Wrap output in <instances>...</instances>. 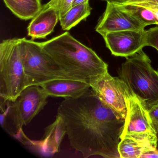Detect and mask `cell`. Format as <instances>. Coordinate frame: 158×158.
<instances>
[{"mask_svg":"<svg viewBox=\"0 0 158 158\" xmlns=\"http://www.w3.org/2000/svg\"><path fill=\"white\" fill-rule=\"evenodd\" d=\"M141 158H158V151L155 149L153 150L150 151L143 154Z\"/></svg>","mask_w":158,"mask_h":158,"instance_id":"21","label":"cell"},{"mask_svg":"<svg viewBox=\"0 0 158 158\" xmlns=\"http://www.w3.org/2000/svg\"><path fill=\"white\" fill-rule=\"evenodd\" d=\"M49 97L75 98L84 95L90 88L88 82L72 79L52 80L40 85Z\"/></svg>","mask_w":158,"mask_h":158,"instance_id":"11","label":"cell"},{"mask_svg":"<svg viewBox=\"0 0 158 158\" xmlns=\"http://www.w3.org/2000/svg\"><path fill=\"white\" fill-rule=\"evenodd\" d=\"M102 37L106 47L115 56L127 58L146 47L145 30L110 32Z\"/></svg>","mask_w":158,"mask_h":158,"instance_id":"10","label":"cell"},{"mask_svg":"<svg viewBox=\"0 0 158 158\" xmlns=\"http://www.w3.org/2000/svg\"><path fill=\"white\" fill-rule=\"evenodd\" d=\"M156 144L148 140L132 137H123L118 145L120 158H139L144 153L156 149Z\"/></svg>","mask_w":158,"mask_h":158,"instance_id":"15","label":"cell"},{"mask_svg":"<svg viewBox=\"0 0 158 158\" xmlns=\"http://www.w3.org/2000/svg\"><path fill=\"white\" fill-rule=\"evenodd\" d=\"M156 139H157V141H156V149L157 150V151H158V130L156 131Z\"/></svg>","mask_w":158,"mask_h":158,"instance_id":"24","label":"cell"},{"mask_svg":"<svg viewBox=\"0 0 158 158\" xmlns=\"http://www.w3.org/2000/svg\"><path fill=\"white\" fill-rule=\"evenodd\" d=\"M92 9L89 4V0L72 8L60 19L62 29L68 31L79 24L81 21L85 20L91 13Z\"/></svg>","mask_w":158,"mask_h":158,"instance_id":"17","label":"cell"},{"mask_svg":"<svg viewBox=\"0 0 158 158\" xmlns=\"http://www.w3.org/2000/svg\"><path fill=\"white\" fill-rule=\"evenodd\" d=\"M7 8L18 18L32 19L42 9L40 0H3Z\"/></svg>","mask_w":158,"mask_h":158,"instance_id":"16","label":"cell"},{"mask_svg":"<svg viewBox=\"0 0 158 158\" xmlns=\"http://www.w3.org/2000/svg\"><path fill=\"white\" fill-rule=\"evenodd\" d=\"M65 134L60 118L57 115L55 122L46 128L44 136L40 140L33 141L28 139L27 143H30L41 153L54 154L59 151Z\"/></svg>","mask_w":158,"mask_h":158,"instance_id":"13","label":"cell"},{"mask_svg":"<svg viewBox=\"0 0 158 158\" xmlns=\"http://www.w3.org/2000/svg\"><path fill=\"white\" fill-rule=\"evenodd\" d=\"M73 1L74 0H50L42 7L55 9L59 14L60 19L72 8Z\"/></svg>","mask_w":158,"mask_h":158,"instance_id":"18","label":"cell"},{"mask_svg":"<svg viewBox=\"0 0 158 158\" xmlns=\"http://www.w3.org/2000/svg\"><path fill=\"white\" fill-rule=\"evenodd\" d=\"M89 83L100 99L125 120L127 114V86L124 82L120 77L111 76L108 72L91 78Z\"/></svg>","mask_w":158,"mask_h":158,"instance_id":"8","label":"cell"},{"mask_svg":"<svg viewBox=\"0 0 158 158\" xmlns=\"http://www.w3.org/2000/svg\"><path fill=\"white\" fill-rule=\"evenodd\" d=\"M27 86H40L56 79H67L44 52L41 43L22 38Z\"/></svg>","mask_w":158,"mask_h":158,"instance_id":"5","label":"cell"},{"mask_svg":"<svg viewBox=\"0 0 158 158\" xmlns=\"http://www.w3.org/2000/svg\"><path fill=\"white\" fill-rule=\"evenodd\" d=\"M57 115L71 147L83 157L120 158L118 145L125 119L104 104L91 88L80 97L64 98Z\"/></svg>","mask_w":158,"mask_h":158,"instance_id":"1","label":"cell"},{"mask_svg":"<svg viewBox=\"0 0 158 158\" xmlns=\"http://www.w3.org/2000/svg\"><path fill=\"white\" fill-rule=\"evenodd\" d=\"M117 5L138 18L147 26H158V0H131Z\"/></svg>","mask_w":158,"mask_h":158,"instance_id":"14","label":"cell"},{"mask_svg":"<svg viewBox=\"0 0 158 158\" xmlns=\"http://www.w3.org/2000/svg\"><path fill=\"white\" fill-rule=\"evenodd\" d=\"M86 1H88V0H74L73 6H75V5L83 3V2H85Z\"/></svg>","mask_w":158,"mask_h":158,"instance_id":"23","label":"cell"},{"mask_svg":"<svg viewBox=\"0 0 158 158\" xmlns=\"http://www.w3.org/2000/svg\"><path fill=\"white\" fill-rule=\"evenodd\" d=\"M49 96L40 86L27 87L14 101H6L7 109L1 104V115L8 116L19 132L44 109Z\"/></svg>","mask_w":158,"mask_h":158,"instance_id":"6","label":"cell"},{"mask_svg":"<svg viewBox=\"0 0 158 158\" xmlns=\"http://www.w3.org/2000/svg\"><path fill=\"white\" fill-rule=\"evenodd\" d=\"M120 78L130 91L145 103L158 99V70H154L148 55L141 50L127 57Z\"/></svg>","mask_w":158,"mask_h":158,"instance_id":"4","label":"cell"},{"mask_svg":"<svg viewBox=\"0 0 158 158\" xmlns=\"http://www.w3.org/2000/svg\"><path fill=\"white\" fill-rule=\"evenodd\" d=\"M146 104L156 132L158 130V99Z\"/></svg>","mask_w":158,"mask_h":158,"instance_id":"20","label":"cell"},{"mask_svg":"<svg viewBox=\"0 0 158 158\" xmlns=\"http://www.w3.org/2000/svg\"><path fill=\"white\" fill-rule=\"evenodd\" d=\"M146 46H150L158 51V26L145 31Z\"/></svg>","mask_w":158,"mask_h":158,"instance_id":"19","label":"cell"},{"mask_svg":"<svg viewBox=\"0 0 158 158\" xmlns=\"http://www.w3.org/2000/svg\"><path fill=\"white\" fill-rule=\"evenodd\" d=\"M102 1L115 4H122L128 2L131 0H102Z\"/></svg>","mask_w":158,"mask_h":158,"instance_id":"22","label":"cell"},{"mask_svg":"<svg viewBox=\"0 0 158 158\" xmlns=\"http://www.w3.org/2000/svg\"><path fill=\"white\" fill-rule=\"evenodd\" d=\"M59 21V14L55 9L42 7L28 25L27 35L32 40L46 38L53 32Z\"/></svg>","mask_w":158,"mask_h":158,"instance_id":"12","label":"cell"},{"mask_svg":"<svg viewBox=\"0 0 158 158\" xmlns=\"http://www.w3.org/2000/svg\"><path fill=\"white\" fill-rule=\"evenodd\" d=\"M27 86L22 38L3 40L0 44V97L13 102Z\"/></svg>","mask_w":158,"mask_h":158,"instance_id":"3","label":"cell"},{"mask_svg":"<svg viewBox=\"0 0 158 158\" xmlns=\"http://www.w3.org/2000/svg\"><path fill=\"white\" fill-rule=\"evenodd\" d=\"M147 25L138 18L117 4L107 2L106 10L96 27L103 36L110 32L123 30H144Z\"/></svg>","mask_w":158,"mask_h":158,"instance_id":"9","label":"cell"},{"mask_svg":"<svg viewBox=\"0 0 158 158\" xmlns=\"http://www.w3.org/2000/svg\"><path fill=\"white\" fill-rule=\"evenodd\" d=\"M44 52L68 79L88 82L108 72V65L92 49L68 32L41 42Z\"/></svg>","mask_w":158,"mask_h":158,"instance_id":"2","label":"cell"},{"mask_svg":"<svg viewBox=\"0 0 158 158\" xmlns=\"http://www.w3.org/2000/svg\"><path fill=\"white\" fill-rule=\"evenodd\" d=\"M127 114L121 135L148 140L156 144V133L146 103L127 87Z\"/></svg>","mask_w":158,"mask_h":158,"instance_id":"7","label":"cell"}]
</instances>
